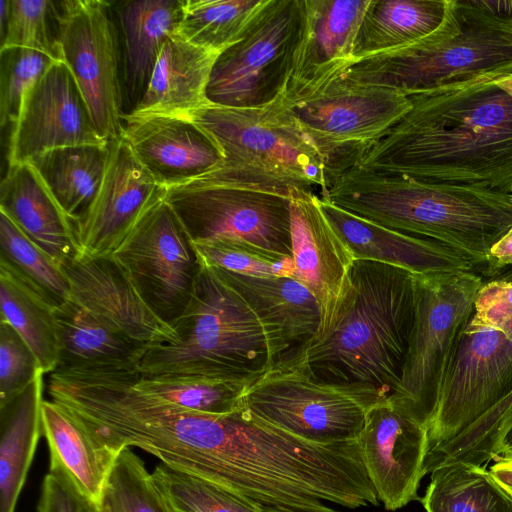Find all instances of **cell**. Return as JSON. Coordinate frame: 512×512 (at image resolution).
<instances>
[{
    "label": "cell",
    "instance_id": "6da1fadb",
    "mask_svg": "<svg viewBox=\"0 0 512 512\" xmlns=\"http://www.w3.org/2000/svg\"><path fill=\"white\" fill-rule=\"evenodd\" d=\"M410 110L356 166L512 195V96L494 79L408 96Z\"/></svg>",
    "mask_w": 512,
    "mask_h": 512
},
{
    "label": "cell",
    "instance_id": "7a4b0ae2",
    "mask_svg": "<svg viewBox=\"0 0 512 512\" xmlns=\"http://www.w3.org/2000/svg\"><path fill=\"white\" fill-rule=\"evenodd\" d=\"M334 321L283 360L312 379L392 395L401 379L415 318V278L404 268L355 260Z\"/></svg>",
    "mask_w": 512,
    "mask_h": 512
},
{
    "label": "cell",
    "instance_id": "3957f363",
    "mask_svg": "<svg viewBox=\"0 0 512 512\" xmlns=\"http://www.w3.org/2000/svg\"><path fill=\"white\" fill-rule=\"evenodd\" d=\"M321 199L386 228L436 241L485 265L492 245L512 227V195L429 183L353 166Z\"/></svg>",
    "mask_w": 512,
    "mask_h": 512
},
{
    "label": "cell",
    "instance_id": "277c9868",
    "mask_svg": "<svg viewBox=\"0 0 512 512\" xmlns=\"http://www.w3.org/2000/svg\"><path fill=\"white\" fill-rule=\"evenodd\" d=\"M170 326L176 340L148 348L141 374L254 380L289 355L282 335L203 264L189 304Z\"/></svg>",
    "mask_w": 512,
    "mask_h": 512
},
{
    "label": "cell",
    "instance_id": "5b68a950",
    "mask_svg": "<svg viewBox=\"0 0 512 512\" xmlns=\"http://www.w3.org/2000/svg\"><path fill=\"white\" fill-rule=\"evenodd\" d=\"M512 74V23L475 0H450L443 25L404 48L365 57L343 76L357 84L397 90L406 96L449 85Z\"/></svg>",
    "mask_w": 512,
    "mask_h": 512
},
{
    "label": "cell",
    "instance_id": "8992f818",
    "mask_svg": "<svg viewBox=\"0 0 512 512\" xmlns=\"http://www.w3.org/2000/svg\"><path fill=\"white\" fill-rule=\"evenodd\" d=\"M217 143L223 161L187 184L261 190L327 189L324 163L281 96L252 108L209 104L186 116Z\"/></svg>",
    "mask_w": 512,
    "mask_h": 512
},
{
    "label": "cell",
    "instance_id": "52a82bcc",
    "mask_svg": "<svg viewBox=\"0 0 512 512\" xmlns=\"http://www.w3.org/2000/svg\"><path fill=\"white\" fill-rule=\"evenodd\" d=\"M342 74L280 94L320 155L327 188L411 108L409 97L397 90L353 83Z\"/></svg>",
    "mask_w": 512,
    "mask_h": 512
},
{
    "label": "cell",
    "instance_id": "ba28073f",
    "mask_svg": "<svg viewBox=\"0 0 512 512\" xmlns=\"http://www.w3.org/2000/svg\"><path fill=\"white\" fill-rule=\"evenodd\" d=\"M414 278V325L400 383L389 397L428 429L483 279L473 270Z\"/></svg>",
    "mask_w": 512,
    "mask_h": 512
},
{
    "label": "cell",
    "instance_id": "9c48e42d",
    "mask_svg": "<svg viewBox=\"0 0 512 512\" xmlns=\"http://www.w3.org/2000/svg\"><path fill=\"white\" fill-rule=\"evenodd\" d=\"M385 397L371 387L318 382L281 361L250 382L242 403L255 417L298 438L333 444L357 440L369 409Z\"/></svg>",
    "mask_w": 512,
    "mask_h": 512
},
{
    "label": "cell",
    "instance_id": "30bf717a",
    "mask_svg": "<svg viewBox=\"0 0 512 512\" xmlns=\"http://www.w3.org/2000/svg\"><path fill=\"white\" fill-rule=\"evenodd\" d=\"M57 4L61 59L78 84L99 133L120 138L124 112L122 48L113 3L64 0Z\"/></svg>",
    "mask_w": 512,
    "mask_h": 512
},
{
    "label": "cell",
    "instance_id": "8fae6325",
    "mask_svg": "<svg viewBox=\"0 0 512 512\" xmlns=\"http://www.w3.org/2000/svg\"><path fill=\"white\" fill-rule=\"evenodd\" d=\"M303 0H269L245 36L222 51L207 88L211 104L252 108L284 90L299 36Z\"/></svg>",
    "mask_w": 512,
    "mask_h": 512
},
{
    "label": "cell",
    "instance_id": "7c38bea8",
    "mask_svg": "<svg viewBox=\"0 0 512 512\" xmlns=\"http://www.w3.org/2000/svg\"><path fill=\"white\" fill-rule=\"evenodd\" d=\"M112 257L162 321L170 325L185 311L201 264L166 198L148 210Z\"/></svg>",
    "mask_w": 512,
    "mask_h": 512
},
{
    "label": "cell",
    "instance_id": "4fadbf2b",
    "mask_svg": "<svg viewBox=\"0 0 512 512\" xmlns=\"http://www.w3.org/2000/svg\"><path fill=\"white\" fill-rule=\"evenodd\" d=\"M511 389L512 335L472 315L459 339L428 428L426 457L465 431Z\"/></svg>",
    "mask_w": 512,
    "mask_h": 512
},
{
    "label": "cell",
    "instance_id": "5bb4252c",
    "mask_svg": "<svg viewBox=\"0 0 512 512\" xmlns=\"http://www.w3.org/2000/svg\"><path fill=\"white\" fill-rule=\"evenodd\" d=\"M193 242L239 239L292 258L289 198L261 190L185 184L167 190Z\"/></svg>",
    "mask_w": 512,
    "mask_h": 512
},
{
    "label": "cell",
    "instance_id": "9a60e30c",
    "mask_svg": "<svg viewBox=\"0 0 512 512\" xmlns=\"http://www.w3.org/2000/svg\"><path fill=\"white\" fill-rule=\"evenodd\" d=\"M357 443L367 475L386 510L395 511L419 501L427 427L387 396L369 409Z\"/></svg>",
    "mask_w": 512,
    "mask_h": 512
},
{
    "label": "cell",
    "instance_id": "2e32d148",
    "mask_svg": "<svg viewBox=\"0 0 512 512\" xmlns=\"http://www.w3.org/2000/svg\"><path fill=\"white\" fill-rule=\"evenodd\" d=\"M74 76L54 62L28 91L13 126L8 164L29 162L47 151L79 145H106Z\"/></svg>",
    "mask_w": 512,
    "mask_h": 512
},
{
    "label": "cell",
    "instance_id": "e0dca14e",
    "mask_svg": "<svg viewBox=\"0 0 512 512\" xmlns=\"http://www.w3.org/2000/svg\"><path fill=\"white\" fill-rule=\"evenodd\" d=\"M110 155L99 192L76 225L79 254L111 256L140 219L166 197L160 185L121 137L110 141Z\"/></svg>",
    "mask_w": 512,
    "mask_h": 512
},
{
    "label": "cell",
    "instance_id": "ac0fdd59",
    "mask_svg": "<svg viewBox=\"0 0 512 512\" xmlns=\"http://www.w3.org/2000/svg\"><path fill=\"white\" fill-rule=\"evenodd\" d=\"M289 210L292 278L303 284L318 303L321 314L318 335L330 327L350 288L355 258L313 191L290 188Z\"/></svg>",
    "mask_w": 512,
    "mask_h": 512
},
{
    "label": "cell",
    "instance_id": "d6986e66",
    "mask_svg": "<svg viewBox=\"0 0 512 512\" xmlns=\"http://www.w3.org/2000/svg\"><path fill=\"white\" fill-rule=\"evenodd\" d=\"M63 268L72 299L129 340L146 349L176 340L173 328L148 307L112 255H77Z\"/></svg>",
    "mask_w": 512,
    "mask_h": 512
},
{
    "label": "cell",
    "instance_id": "ffe728a7",
    "mask_svg": "<svg viewBox=\"0 0 512 512\" xmlns=\"http://www.w3.org/2000/svg\"><path fill=\"white\" fill-rule=\"evenodd\" d=\"M120 137L167 190L208 174L224 158L214 139L187 117L124 113Z\"/></svg>",
    "mask_w": 512,
    "mask_h": 512
},
{
    "label": "cell",
    "instance_id": "44dd1931",
    "mask_svg": "<svg viewBox=\"0 0 512 512\" xmlns=\"http://www.w3.org/2000/svg\"><path fill=\"white\" fill-rule=\"evenodd\" d=\"M369 3L303 0L301 28L283 92L343 73L352 64L354 41Z\"/></svg>",
    "mask_w": 512,
    "mask_h": 512
},
{
    "label": "cell",
    "instance_id": "7402d4cb",
    "mask_svg": "<svg viewBox=\"0 0 512 512\" xmlns=\"http://www.w3.org/2000/svg\"><path fill=\"white\" fill-rule=\"evenodd\" d=\"M320 200L325 215L355 260L384 262L415 275L473 270L474 265L468 258L436 241L386 228Z\"/></svg>",
    "mask_w": 512,
    "mask_h": 512
},
{
    "label": "cell",
    "instance_id": "603a6c76",
    "mask_svg": "<svg viewBox=\"0 0 512 512\" xmlns=\"http://www.w3.org/2000/svg\"><path fill=\"white\" fill-rule=\"evenodd\" d=\"M0 211L62 266L79 254L74 222L30 162L8 166Z\"/></svg>",
    "mask_w": 512,
    "mask_h": 512
},
{
    "label": "cell",
    "instance_id": "cb8c5ba5",
    "mask_svg": "<svg viewBox=\"0 0 512 512\" xmlns=\"http://www.w3.org/2000/svg\"><path fill=\"white\" fill-rule=\"evenodd\" d=\"M59 360L54 372L65 374L139 371L146 348L126 338L72 298L54 310Z\"/></svg>",
    "mask_w": 512,
    "mask_h": 512
},
{
    "label": "cell",
    "instance_id": "d4e9b609",
    "mask_svg": "<svg viewBox=\"0 0 512 512\" xmlns=\"http://www.w3.org/2000/svg\"><path fill=\"white\" fill-rule=\"evenodd\" d=\"M221 52L196 46L177 34L164 43L133 115L186 117L211 104L207 88Z\"/></svg>",
    "mask_w": 512,
    "mask_h": 512
},
{
    "label": "cell",
    "instance_id": "484cf974",
    "mask_svg": "<svg viewBox=\"0 0 512 512\" xmlns=\"http://www.w3.org/2000/svg\"><path fill=\"white\" fill-rule=\"evenodd\" d=\"M184 0L125 1L113 5L122 48L124 105L141 100L166 40L177 34ZM128 113V112H127Z\"/></svg>",
    "mask_w": 512,
    "mask_h": 512
},
{
    "label": "cell",
    "instance_id": "4316f807",
    "mask_svg": "<svg viewBox=\"0 0 512 512\" xmlns=\"http://www.w3.org/2000/svg\"><path fill=\"white\" fill-rule=\"evenodd\" d=\"M41 420L50 451L49 471L65 476L100 506L120 452L102 443L73 414L52 400L43 401Z\"/></svg>",
    "mask_w": 512,
    "mask_h": 512
},
{
    "label": "cell",
    "instance_id": "83f0119b",
    "mask_svg": "<svg viewBox=\"0 0 512 512\" xmlns=\"http://www.w3.org/2000/svg\"><path fill=\"white\" fill-rule=\"evenodd\" d=\"M212 269L243 297L265 324L282 335L289 348L287 358L318 333L321 324L318 303L299 281L288 276L254 277Z\"/></svg>",
    "mask_w": 512,
    "mask_h": 512
},
{
    "label": "cell",
    "instance_id": "f1b7e54d",
    "mask_svg": "<svg viewBox=\"0 0 512 512\" xmlns=\"http://www.w3.org/2000/svg\"><path fill=\"white\" fill-rule=\"evenodd\" d=\"M450 0H370L361 20L352 63L412 45L445 22Z\"/></svg>",
    "mask_w": 512,
    "mask_h": 512
},
{
    "label": "cell",
    "instance_id": "f546056e",
    "mask_svg": "<svg viewBox=\"0 0 512 512\" xmlns=\"http://www.w3.org/2000/svg\"><path fill=\"white\" fill-rule=\"evenodd\" d=\"M43 375L0 407V512H15L42 433Z\"/></svg>",
    "mask_w": 512,
    "mask_h": 512
},
{
    "label": "cell",
    "instance_id": "4dcf8cb0",
    "mask_svg": "<svg viewBox=\"0 0 512 512\" xmlns=\"http://www.w3.org/2000/svg\"><path fill=\"white\" fill-rule=\"evenodd\" d=\"M109 144L53 149L29 161L75 225L85 217L99 192L109 161Z\"/></svg>",
    "mask_w": 512,
    "mask_h": 512
},
{
    "label": "cell",
    "instance_id": "1f68e13d",
    "mask_svg": "<svg viewBox=\"0 0 512 512\" xmlns=\"http://www.w3.org/2000/svg\"><path fill=\"white\" fill-rule=\"evenodd\" d=\"M53 308L0 262V322L9 324L36 356L43 374L56 370L59 336Z\"/></svg>",
    "mask_w": 512,
    "mask_h": 512
},
{
    "label": "cell",
    "instance_id": "d6a6232c",
    "mask_svg": "<svg viewBox=\"0 0 512 512\" xmlns=\"http://www.w3.org/2000/svg\"><path fill=\"white\" fill-rule=\"evenodd\" d=\"M419 501L426 512H512L511 497L490 471L463 462L435 468Z\"/></svg>",
    "mask_w": 512,
    "mask_h": 512
},
{
    "label": "cell",
    "instance_id": "836d02e7",
    "mask_svg": "<svg viewBox=\"0 0 512 512\" xmlns=\"http://www.w3.org/2000/svg\"><path fill=\"white\" fill-rule=\"evenodd\" d=\"M133 386L149 397L182 409L227 415L243 407L246 388L253 380L189 374H132Z\"/></svg>",
    "mask_w": 512,
    "mask_h": 512
},
{
    "label": "cell",
    "instance_id": "e575fe53",
    "mask_svg": "<svg viewBox=\"0 0 512 512\" xmlns=\"http://www.w3.org/2000/svg\"><path fill=\"white\" fill-rule=\"evenodd\" d=\"M269 0H184L177 35L222 52L239 42Z\"/></svg>",
    "mask_w": 512,
    "mask_h": 512
},
{
    "label": "cell",
    "instance_id": "d590c367",
    "mask_svg": "<svg viewBox=\"0 0 512 512\" xmlns=\"http://www.w3.org/2000/svg\"><path fill=\"white\" fill-rule=\"evenodd\" d=\"M0 262L8 266L53 308L72 298L63 266L0 211Z\"/></svg>",
    "mask_w": 512,
    "mask_h": 512
},
{
    "label": "cell",
    "instance_id": "8d00e7d4",
    "mask_svg": "<svg viewBox=\"0 0 512 512\" xmlns=\"http://www.w3.org/2000/svg\"><path fill=\"white\" fill-rule=\"evenodd\" d=\"M151 478L167 512H263L259 505L227 489L163 464Z\"/></svg>",
    "mask_w": 512,
    "mask_h": 512
},
{
    "label": "cell",
    "instance_id": "74e56055",
    "mask_svg": "<svg viewBox=\"0 0 512 512\" xmlns=\"http://www.w3.org/2000/svg\"><path fill=\"white\" fill-rule=\"evenodd\" d=\"M512 424V389L491 410L465 431L425 458L424 472L443 464L463 462L480 465L499 456L503 436Z\"/></svg>",
    "mask_w": 512,
    "mask_h": 512
},
{
    "label": "cell",
    "instance_id": "f35d334b",
    "mask_svg": "<svg viewBox=\"0 0 512 512\" xmlns=\"http://www.w3.org/2000/svg\"><path fill=\"white\" fill-rule=\"evenodd\" d=\"M200 263L254 277H292L293 259L249 242L216 238L193 242Z\"/></svg>",
    "mask_w": 512,
    "mask_h": 512
},
{
    "label": "cell",
    "instance_id": "ab89813d",
    "mask_svg": "<svg viewBox=\"0 0 512 512\" xmlns=\"http://www.w3.org/2000/svg\"><path fill=\"white\" fill-rule=\"evenodd\" d=\"M102 512H167L143 460L130 448L120 451L100 505Z\"/></svg>",
    "mask_w": 512,
    "mask_h": 512
},
{
    "label": "cell",
    "instance_id": "60d3db41",
    "mask_svg": "<svg viewBox=\"0 0 512 512\" xmlns=\"http://www.w3.org/2000/svg\"><path fill=\"white\" fill-rule=\"evenodd\" d=\"M5 47L32 49L62 61L56 2L10 0L9 21L0 44V48Z\"/></svg>",
    "mask_w": 512,
    "mask_h": 512
},
{
    "label": "cell",
    "instance_id": "b9f144b4",
    "mask_svg": "<svg viewBox=\"0 0 512 512\" xmlns=\"http://www.w3.org/2000/svg\"><path fill=\"white\" fill-rule=\"evenodd\" d=\"M56 62L36 50L0 48V125L17 122L28 91Z\"/></svg>",
    "mask_w": 512,
    "mask_h": 512
},
{
    "label": "cell",
    "instance_id": "7bdbcfd3",
    "mask_svg": "<svg viewBox=\"0 0 512 512\" xmlns=\"http://www.w3.org/2000/svg\"><path fill=\"white\" fill-rule=\"evenodd\" d=\"M43 374L39 362L18 333L0 322V407Z\"/></svg>",
    "mask_w": 512,
    "mask_h": 512
},
{
    "label": "cell",
    "instance_id": "ee69618b",
    "mask_svg": "<svg viewBox=\"0 0 512 512\" xmlns=\"http://www.w3.org/2000/svg\"><path fill=\"white\" fill-rule=\"evenodd\" d=\"M473 316L507 335H512V272L482 283Z\"/></svg>",
    "mask_w": 512,
    "mask_h": 512
},
{
    "label": "cell",
    "instance_id": "f6af8a7d",
    "mask_svg": "<svg viewBox=\"0 0 512 512\" xmlns=\"http://www.w3.org/2000/svg\"><path fill=\"white\" fill-rule=\"evenodd\" d=\"M38 512H102L65 476L49 471L42 483Z\"/></svg>",
    "mask_w": 512,
    "mask_h": 512
},
{
    "label": "cell",
    "instance_id": "bcb514c9",
    "mask_svg": "<svg viewBox=\"0 0 512 512\" xmlns=\"http://www.w3.org/2000/svg\"><path fill=\"white\" fill-rule=\"evenodd\" d=\"M510 265H512V227L490 248L485 271L489 277H493Z\"/></svg>",
    "mask_w": 512,
    "mask_h": 512
},
{
    "label": "cell",
    "instance_id": "7dc6e473",
    "mask_svg": "<svg viewBox=\"0 0 512 512\" xmlns=\"http://www.w3.org/2000/svg\"><path fill=\"white\" fill-rule=\"evenodd\" d=\"M489 471L497 484L512 499V455L498 456Z\"/></svg>",
    "mask_w": 512,
    "mask_h": 512
},
{
    "label": "cell",
    "instance_id": "c3c4849f",
    "mask_svg": "<svg viewBox=\"0 0 512 512\" xmlns=\"http://www.w3.org/2000/svg\"><path fill=\"white\" fill-rule=\"evenodd\" d=\"M475 3L499 19L512 23V0H475Z\"/></svg>",
    "mask_w": 512,
    "mask_h": 512
},
{
    "label": "cell",
    "instance_id": "681fc988",
    "mask_svg": "<svg viewBox=\"0 0 512 512\" xmlns=\"http://www.w3.org/2000/svg\"><path fill=\"white\" fill-rule=\"evenodd\" d=\"M10 0H0V37L3 41L9 21Z\"/></svg>",
    "mask_w": 512,
    "mask_h": 512
},
{
    "label": "cell",
    "instance_id": "f907efd6",
    "mask_svg": "<svg viewBox=\"0 0 512 512\" xmlns=\"http://www.w3.org/2000/svg\"><path fill=\"white\" fill-rule=\"evenodd\" d=\"M500 455H512V424L507 429L499 447Z\"/></svg>",
    "mask_w": 512,
    "mask_h": 512
},
{
    "label": "cell",
    "instance_id": "816d5d0a",
    "mask_svg": "<svg viewBox=\"0 0 512 512\" xmlns=\"http://www.w3.org/2000/svg\"><path fill=\"white\" fill-rule=\"evenodd\" d=\"M495 83L512 96V74L498 78Z\"/></svg>",
    "mask_w": 512,
    "mask_h": 512
},
{
    "label": "cell",
    "instance_id": "f5cc1de1",
    "mask_svg": "<svg viewBox=\"0 0 512 512\" xmlns=\"http://www.w3.org/2000/svg\"><path fill=\"white\" fill-rule=\"evenodd\" d=\"M263 512H295L289 509L280 508V507H268V506H260ZM334 512H339L335 510Z\"/></svg>",
    "mask_w": 512,
    "mask_h": 512
}]
</instances>
